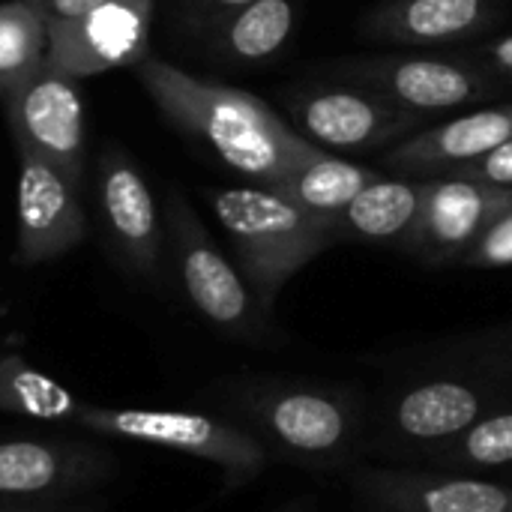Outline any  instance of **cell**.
Wrapping results in <instances>:
<instances>
[{"label": "cell", "mask_w": 512, "mask_h": 512, "mask_svg": "<svg viewBox=\"0 0 512 512\" xmlns=\"http://www.w3.org/2000/svg\"><path fill=\"white\" fill-rule=\"evenodd\" d=\"M135 75L156 108L207 144L228 168L258 186H279L291 168L300 132L249 90L195 78L171 63L144 57Z\"/></svg>", "instance_id": "1"}, {"label": "cell", "mask_w": 512, "mask_h": 512, "mask_svg": "<svg viewBox=\"0 0 512 512\" xmlns=\"http://www.w3.org/2000/svg\"><path fill=\"white\" fill-rule=\"evenodd\" d=\"M48 12L42 0L0 3V96L45 63Z\"/></svg>", "instance_id": "22"}, {"label": "cell", "mask_w": 512, "mask_h": 512, "mask_svg": "<svg viewBox=\"0 0 512 512\" xmlns=\"http://www.w3.org/2000/svg\"><path fill=\"white\" fill-rule=\"evenodd\" d=\"M465 60L477 63L480 69H486L489 75L501 78L504 84H512V33H504L498 39H489L471 51H459Z\"/></svg>", "instance_id": "26"}, {"label": "cell", "mask_w": 512, "mask_h": 512, "mask_svg": "<svg viewBox=\"0 0 512 512\" xmlns=\"http://www.w3.org/2000/svg\"><path fill=\"white\" fill-rule=\"evenodd\" d=\"M99 204L108 234L129 267L144 279H156L162 261L159 210L144 174L114 147L99 159Z\"/></svg>", "instance_id": "17"}, {"label": "cell", "mask_w": 512, "mask_h": 512, "mask_svg": "<svg viewBox=\"0 0 512 512\" xmlns=\"http://www.w3.org/2000/svg\"><path fill=\"white\" fill-rule=\"evenodd\" d=\"M447 177H465V180H477V183H486V186L512 189V138L507 144L489 150L486 156L462 165L459 171H453Z\"/></svg>", "instance_id": "25"}, {"label": "cell", "mask_w": 512, "mask_h": 512, "mask_svg": "<svg viewBox=\"0 0 512 512\" xmlns=\"http://www.w3.org/2000/svg\"><path fill=\"white\" fill-rule=\"evenodd\" d=\"M474 354L489 363L492 369H504L512 360V327H504V330H495V333H486L474 342Z\"/></svg>", "instance_id": "27"}, {"label": "cell", "mask_w": 512, "mask_h": 512, "mask_svg": "<svg viewBox=\"0 0 512 512\" xmlns=\"http://www.w3.org/2000/svg\"><path fill=\"white\" fill-rule=\"evenodd\" d=\"M297 18V0H255L216 21L213 48L240 66L270 63L288 48L297 30Z\"/></svg>", "instance_id": "20"}, {"label": "cell", "mask_w": 512, "mask_h": 512, "mask_svg": "<svg viewBox=\"0 0 512 512\" xmlns=\"http://www.w3.org/2000/svg\"><path fill=\"white\" fill-rule=\"evenodd\" d=\"M351 486L366 512H512V486L453 471L360 468Z\"/></svg>", "instance_id": "13"}, {"label": "cell", "mask_w": 512, "mask_h": 512, "mask_svg": "<svg viewBox=\"0 0 512 512\" xmlns=\"http://www.w3.org/2000/svg\"><path fill=\"white\" fill-rule=\"evenodd\" d=\"M249 3H255V0H192V9L201 18L216 24L219 18H225V15H231V12H237V9H243Z\"/></svg>", "instance_id": "30"}, {"label": "cell", "mask_w": 512, "mask_h": 512, "mask_svg": "<svg viewBox=\"0 0 512 512\" xmlns=\"http://www.w3.org/2000/svg\"><path fill=\"white\" fill-rule=\"evenodd\" d=\"M378 177H381L378 168L348 162L345 156L330 153V150L300 138L291 168L276 189L285 198H291L297 207H303L306 213L321 216V219L333 222V228H336V216Z\"/></svg>", "instance_id": "19"}, {"label": "cell", "mask_w": 512, "mask_h": 512, "mask_svg": "<svg viewBox=\"0 0 512 512\" xmlns=\"http://www.w3.org/2000/svg\"><path fill=\"white\" fill-rule=\"evenodd\" d=\"M504 15V0H384L363 15L360 30L399 48H453L486 36Z\"/></svg>", "instance_id": "16"}, {"label": "cell", "mask_w": 512, "mask_h": 512, "mask_svg": "<svg viewBox=\"0 0 512 512\" xmlns=\"http://www.w3.org/2000/svg\"><path fill=\"white\" fill-rule=\"evenodd\" d=\"M339 81H351L375 90L387 102L432 117L459 105L483 102L507 90V84L462 54L432 57V54H378L354 57L336 66Z\"/></svg>", "instance_id": "8"}, {"label": "cell", "mask_w": 512, "mask_h": 512, "mask_svg": "<svg viewBox=\"0 0 512 512\" xmlns=\"http://www.w3.org/2000/svg\"><path fill=\"white\" fill-rule=\"evenodd\" d=\"M87 219L78 201V183L48 162L18 153L15 183V261L45 264L84 240Z\"/></svg>", "instance_id": "12"}, {"label": "cell", "mask_w": 512, "mask_h": 512, "mask_svg": "<svg viewBox=\"0 0 512 512\" xmlns=\"http://www.w3.org/2000/svg\"><path fill=\"white\" fill-rule=\"evenodd\" d=\"M462 267H474V270H501L512 267V207L507 213H501L486 231L483 237L474 243V249L465 255Z\"/></svg>", "instance_id": "24"}, {"label": "cell", "mask_w": 512, "mask_h": 512, "mask_svg": "<svg viewBox=\"0 0 512 512\" xmlns=\"http://www.w3.org/2000/svg\"><path fill=\"white\" fill-rule=\"evenodd\" d=\"M84 512H93V510H84Z\"/></svg>", "instance_id": "31"}, {"label": "cell", "mask_w": 512, "mask_h": 512, "mask_svg": "<svg viewBox=\"0 0 512 512\" xmlns=\"http://www.w3.org/2000/svg\"><path fill=\"white\" fill-rule=\"evenodd\" d=\"M285 108L297 132L330 153L390 150L417 129H423L426 120L351 81L288 90Z\"/></svg>", "instance_id": "7"}, {"label": "cell", "mask_w": 512, "mask_h": 512, "mask_svg": "<svg viewBox=\"0 0 512 512\" xmlns=\"http://www.w3.org/2000/svg\"><path fill=\"white\" fill-rule=\"evenodd\" d=\"M216 405L270 456L309 471L348 468L363 450L366 411L342 387L240 378L216 390Z\"/></svg>", "instance_id": "2"}, {"label": "cell", "mask_w": 512, "mask_h": 512, "mask_svg": "<svg viewBox=\"0 0 512 512\" xmlns=\"http://www.w3.org/2000/svg\"><path fill=\"white\" fill-rule=\"evenodd\" d=\"M423 465L453 474L512 468V408L483 417L450 444L423 456Z\"/></svg>", "instance_id": "23"}, {"label": "cell", "mask_w": 512, "mask_h": 512, "mask_svg": "<svg viewBox=\"0 0 512 512\" xmlns=\"http://www.w3.org/2000/svg\"><path fill=\"white\" fill-rule=\"evenodd\" d=\"M512 207V189L465 177H426L423 219L411 255L426 267L462 264L483 231Z\"/></svg>", "instance_id": "14"}, {"label": "cell", "mask_w": 512, "mask_h": 512, "mask_svg": "<svg viewBox=\"0 0 512 512\" xmlns=\"http://www.w3.org/2000/svg\"><path fill=\"white\" fill-rule=\"evenodd\" d=\"M426 201V177H378L339 216V243H366L408 252L414 249Z\"/></svg>", "instance_id": "18"}, {"label": "cell", "mask_w": 512, "mask_h": 512, "mask_svg": "<svg viewBox=\"0 0 512 512\" xmlns=\"http://www.w3.org/2000/svg\"><path fill=\"white\" fill-rule=\"evenodd\" d=\"M87 507H78L75 498L66 501H6L0 504V512H84Z\"/></svg>", "instance_id": "29"}, {"label": "cell", "mask_w": 512, "mask_h": 512, "mask_svg": "<svg viewBox=\"0 0 512 512\" xmlns=\"http://www.w3.org/2000/svg\"><path fill=\"white\" fill-rule=\"evenodd\" d=\"M207 201L231 240L243 279L270 312L285 282L339 243L333 222L306 213L273 186L210 189Z\"/></svg>", "instance_id": "3"}, {"label": "cell", "mask_w": 512, "mask_h": 512, "mask_svg": "<svg viewBox=\"0 0 512 512\" xmlns=\"http://www.w3.org/2000/svg\"><path fill=\"white\" fill-rule=\"evenodd\" d=\"M45 3V12L48 18H57V21H69V18H81L111 0H42Z\"/></svg>", "instance_id": "28"}, {"label": "cell", "mask_w": 512, "mask_h": 512, "mask_svg": "<svg viewBox=\"0 0 512 512\" xmlns=\"http://www.w3.org/2000/svg\"><path fill=\"white\" fill-rule=\"evenodd\" d=\"M81 402L72 390L60 387L54 378L30 366L21 354L0 357V411L45 420V423H72Z\"/></svg>", "instance_id": "21"}, {"label": "cell", "mask_w": 512, "mask_h": 512, "mask_svg": "<svg viewBox=\"0 0 512 512\" xmlns=\"http://www.w3.org/2000/svg\"><path fill=\"white\" fill-rule=\"evenodd\" d=\"M156 0H111L81 18H48L45 60L72 75L90 78L147 57Z\"/></svg>", "instance_id": "11"}, {"label": "cell", "mask_w": 512, "mask_h": 512, "mask_svg": "<svg viewBox=\"0 0 512 512\" xmlns=\"http://www.w3.org/2000/svg\"><path fill=\"white\" fill-rule=\"evenodd\" d=\"M512 138V102L477 108L435 126H423L384 150L381 168L402 177H447Z\"/></svg>", "instance_id": "15"}, {"label": "cell", "mask_w": 512, "mask_h": 512, "mask_svg": "<svg viewBox=\"0 0 512 512\" xmlns=\"http://www.w3.org/2000/svg\"><path fill=\"white\" fill-rule=\"evenodd\" d=\"M165 225L183 291L195 312L228 339L249 345L270 342V309H264V303L255 297L240 267H234L222 255V249L213 243L210 231L180 192L168 195Z\"/></svg>", "instance_id": "6"}, {"label": "cell", "mask_w": 512, "mask_h": 512, "mask_svg": "<svg viewBox=\"0 0 512 512\" xmlns=\"http://www.w3.org/2000/svg\"><path fill=\"white\" fill-rule=\"evenodd\" d=\"M114 474L117 456L84 438H0V504L78 498Z\"/></svg>", "instance_id": "10"}, {"label": "cell", "mask_w": 512, "mask_h": 512, "mask_svg": "<svg viewBox=\"0 0 512 512\" xmlns=\"http://www.w3.org/2000/svg\"><path fill=\"white\" fill-rule=\"evenodd\" d=\"M18 153H30L72 183L84 174V102L78 78L48 60L0 96Z\"/></svg>", "instance_id": "9"}, {"label": "cell", "mask_w": 512, "mask_h": 512, "mask_svg": "<svg viewBox=\"0 0 512 512\" xmlns=\"http://www.w3.org/2000/svg\"><path fill=\"white\" fill-rule=\"evenodd\" d=\"M72 426H81L102 438L135 441L210 462L222 471L228 489L252 483L264 474L270 462V453L246 429L222 414L81 405Z\"/></svg>", "instance_id": "4"}, {"label": "cell", "mask_w": 512, "mask_h": 512, "mask_svg": "<svg viewBox=\"0 0 512 512\" xmlns=\"http://www.w3.org/2000/svg\"><path fill=\"white\" fill-rule=\"evenodd\" d=\"M504 408H512V390L486 372L420 378L387 399L378 420V450L423 462V456Z\"/></svg>", "instance_id": "5"}]
</instances>
